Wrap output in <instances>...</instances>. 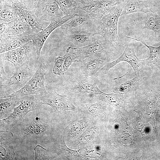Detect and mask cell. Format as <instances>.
<instances>
[{
  "mask_svg": "<svg viewBox=\"0 0 160 160\" xmlns=\"http://www.w3.org/2000/svg\"><path fill=\"white\" fill-rule=\"evenodd\" d=\"M34 52L36 50L31 40L16 49L0 53V60L11 62L16 70L28 65Z\"/></svg>",
  "mask_w": 160,
  "mask_h": 160,
  "instance_id": "8",
  "label": "cell"
},
{
  "mask_svg": "<svg viewBox=\"0 0 160 160\" xmlns=\"http://www.w3.org/2000/svg\"><path fill=\"white\" fill-rule=\"evenodd\" d=\"M18 16L25 21L36 33L43 29L42 21L33 13L29 10L18 0H11Z\"/></svg>",
  "mask_w": 160,
  "mask_h": 160,
  "instance_id": "17",
  "label": "cell"
},
{
  "mask_svg": "<svg viewBox=\"0 0 160 160\" xmlns=\"http://www.w3.org/2000/svg\"><path fill=\"white\" fill-rule=\"evenodd\" d=\"M42 105L40 95L32 94L22 97L20 103L14 108L10 114L0 120V131H11L13 126L19 125L24 121L28 113L37 109Z\"/></svg>",
  "mask_w": 160,
  "mask_h": 160,
  "instance_id": "1",
  "label": "cell"
},
{
  "mask_svg": "<svg viewBox=\"0 0 160 160\" xmlns=\"http://www.w3.org/2000/svg\"><path fill=\"white\" fill-rule=\"evenodd\" d=\"M151 10L150 3L148 1L128 0L124 7L120 16L138 12L146 13Z\"/></svg>",
  "mask_w": 160,
  "mask_h": 160,
  "instance_id": "21",
  "label": "cell"
},
{
  "mask_svg": "<svg viewBox=\"0 0 160 160\" xmlns=\"http://www.w3.org/2000/svg\"><path fill=\"white\" fill-rule=\"evenodd\" d=\"M34 65L36 71L31 79L23 87L8 97H23L32 94L42 96L47 92L44 85V76L47 67L46 59L40 56L39 59L36 60Z\"/></svg>",
  "mask_w": 160,
  "mask_h": 160,
  "instance_id": "3",
  "label": "cell"
},
{
  "mask_svg": "<svg viewBox=\"0 0 160 160\" xmlns=\"http://www.w3.org/2000/svg\"><path fill=\"white\" fill-rule=\"evenodd\" d=\"M40 97L43 105L50 106L57 113L76 109L70 97L58 94L54 89L47 90L45 94Z\"/></svg>",
  "mask_w": 160,
  "mask_h": 160,
  "instance_id": "12",
  "label": "cell"
},
{
  "mask_svg": "<svg viewBox=\"0 0 160 160\" xmlns=\"http://www.w3.org/2000/svg\"><path fill=\"white\" fill-rule=\"evenodd\" d=\"M125 37L140 41L145 45L149 49L150 55L147 58L141 60L143 65H147L151 67L155 70L160 71V45L157 47L148 45L144 41L140 39L127 36Z\"/></svg>",
  "mask_w": 160,
  "mask_h": 160,
  "instance_id": "20",
  "label": "cell"
},
{
  "mask_svg": "<svg viewBox=\"0 0 160 160\" xmlns=\"http://www.w3.org/2000/svg\"><path fill=\"white\" fill-rule=\"evenodd\" d=\"M35 160H48L52 159L51 151L48 150L39 145L34 148Z\"/></svg>",
  "mask_w": 160,
  "mask_h": 160,
  "instance_id": "30",
  "label": "cell"
},
{
  "mask_svg": "<svg viewBox=\"0 0 160 160\" xmlns=\"http://www.w3.org/2000/svg\"><path fill=\"white\" fill-rule=\"evenodd\" d=\"M18 16L16 13L11 0H0V20L10 22Z\"/></svg>",
  "mask_w": 160,
  "mask_h": 160,
  "instance_id": "25",
  "label": "cell"
},
{
  "mask_svg": "<svg viewBox=\"0 0 160 160\" xmlns=\"http://www.w3.org/2000/svg\"><path fill=\"white\" fill-rule=\"evenodd\" d=\"M76 15V14L65 15L57 20L51 22L46 28L35 34L32 41L36 50V60L40 58L42 48L50 33L55 29L60 27L63 24L73 18Z\"/></svg>",
  "mask_w": 160,
  "mask_h": 160,
  "instance_id": "13",
  "label": "cell"
},
{
  "mask_svg": "<svg viewBox=\"0 0 160 160\" xmlns=\"http://www.w3.org/2000/svg\"><path fill=\"white\" fill-rule=\"evenodd\" d=\"M58 4L65 16L76 14L81 4L76 0H54Z\"/></svg>",
  "mask_w": 160,
  "mask_h": 160,
  "instance_id": "28",
  "label": "cell"
},
{
  "mask_svg": "<svg viewBox=\"0 0 160 160\" xmlns=\"http://www.w3.org/2000/svg\"><path fill=\"white\" fill-rule=\"evenodd\" d=\"M0 132V160H17L13 146V134L11 131Z\"/></svg>",
  "mask_w": 160,
  "mask_h": 160,
  "instance_id": "18",
  "label": "cell"
},
{
  "mask_svg": "<svg viewBox=\"0 0 160 160\" xmlns=\"http://www.w3.org/2000/svg\"><path fill=\"white\" fill-rule=\"evenodd\" d=\"M22 97L14 96L0 99V119L7 117L15 107L20 103Z\"/></svg>",
  "mask_w": 160,
  "mask_h": 160,
  "instance_id": "23",
  "label": "cell"
},
{
  "mask_svg": "<svg viewBox=\"0 0 160 160\" xmlns=\"http://www.w3.org/2000/svg\"><path fill=\"white\" fill-rule=\"evenodd\" d=\"M80 3L82 6L86 5L95 0H76Z\"/></svg>",
  "mask_w": 160,
  "mask_h": 160,
  "instance_id": "32",
  "label": "cell"
},
{
  "mask_svg": "<svg viewBox=\"0 0 160 160\" xmlns=\"http://www.w3.org/2000/svg\"><path fill=\"white\" fill-rule=\"evenodd\" d=\"M36 33L33 31L16 36H0V53L19 47L32 40Z\"/></svg>",
  "mask_w": 160,
  "mask_h": 160,
  "instance_id": "15",
  "label": "cell"
},
{
  "mask_svg": "<svg viewBox=\"0 0 160 160\" xmlns=\"http://www.w3.org/2000/svg\"><path fill=\"white\" fill-rule=\"evenodd\" d=\"M62 57L63 60L64 70L65 72L73 63L76 62V55L73 47L69 46L65 54Z\"/></svg>",
  "mask_w": 160,
  "mask_h": 160,
  "instance_id": "29",
  "label": "cell"
},
{
  "mask_svg": "<svg viewBox=\"0 0 160 160\" xmlns=\"http://www.w3.org/2000/svg\"><path fill=\"white\" fill-rule=\"evenodd\" d=\"M100 19L91 16L85 11L79 9L76 15L60 27L63 31H78L96 34Z\"/></svg>",
  "mask_w": 160,
  "mask_h": 160,
  "instance_id": "6",
  "label": "cell"
},
{
  "mask_svg": "<svg viewBox=\"0 0 160 160\" xmlns=\"http://www.w3.org/2000/svg\"><path fill=\"white\" fill-rule=\"evenodd\" d=\"M5 25L4 31L0 36H16L33 31L25 21L19 16L10 22H5Z\"/></svg>",
  "mask_w": 160,
  "mask_h": 160,
  "instance_id": "19",
  "label": "cell"
},
{
  "mask_svg": "<svg viewBox=\"0 0 160 160\" xmlns=\"http://www.w3.org/2000/svg\"><path fill=\"white\" fill-rule=\"evenodd\" d=\"M19 126L18 137L22 140H33L43 136L47 133L48 124L47 122L36 117L25 120Z\"/></svg>",
  "mask_w": 160,
  "mask_h": 160,
  "instance_id": "11",
  "label": "cell"
},
{
  "mask_svg": "<svg viewBox=\"0 0 160 160\" xmlns=\"http://www.w3.org/2000/svg\"><path fill=\"white\" fill-rule=\"evenodd\" d=\"M124 61L128 63L132 67L136 76L140 75V73L143 65L141 60L136 56L133 45L132 44H127L122 54L117 59L111 63H107L95 74V78L101 76L108 74L109 70L120 62Z\"/></svg>",
  "mask_w": 160,
  "mask_h": 160,
  "instance_id": "10",
  "label": "cell"
},
{
  "mask_svg": "<svg viewBox=\"0 0 160 160\" xmlns=\"http://www.w3.org/2000/svg\"><path fill=\"white\" fill-rule=\"evenodd\" d=\"M124 0H96L80 8L96 19H101L116 5L121 3Z\"/></svg>",
  "mask_w": 160,
  "mask_h": 160,
  "instance_id": "14",
  "label": "cell"
},
{
  "mask_svg": "<svg viewBox=\"0 0 160 160\" xmlns=\"http://www.w3.org/2000/svg\"><path fill=\"white\" fill-rule=\"evenodd\" d=\"M95 0H94V1H95Z\"/></svg>",
  "mask_w": 160,
  "mask_h": 160,
  "instance_id": "33",
  "label": "cell"
},
{
  "mask_svg": "<svg viewBox=\"0 0 160 160\" xmlns=\"http://www.w3.org/2000/svg\"><path fill=\"white\" fill-rule=\"evenodd\" d=\"M116 52L98 53L85 58L79 62L77 74L94 77L97 72L115 57Z\"/></svg>",
  "mask_w": 160,
  "mask_h": 160,
  "instance_id": "7",
  "label": "cell"
},
{
  "mask_svg": "<svg viewBox=\"0 0 160 160\" xmlns=\"http://www.w3.org/2000/svg\"><path fill=\"white\" fill-rule=\"evenodd\" d=\"M146 19L143 29L152 30L155 36L160 37V17L152 10L146 13Z\"/></svg>",
  "mask_w": 160,
  "mask_h": 160,
  "instance_id": "27",
  "label": "cell"
},
{
  "mask_svg": "<svg viewBox=\"0 0 160 160\" xmlns=\"http://www.w3.org/2000/svg\"><path fill=\"white\" fill-rule=\"evenodd\" d=\"M143 81L140 75L113 87V93L120 94L137 92Z\"/></svg>",
  "mask_w": 160,
  "mask_h": 160,
  "instance_id": "24",
  "label": "cell"
},
{
  "mask_svg": "<svg viewBox=\"0 0 160 160\" xmlns=\"http://www.w3.org/2000/svg\"><path fill=\"white\" fill-rule=\"evenodd\" d=\"M29 10L39 18L41 12L47 4L54 0H18Z\"/></svg>",
  "mask_w": 160,
  "mask_h": 160,
  "instance_id": "26",
  "label": "cell"
},
{
  "mask_svg": "<svg viewBox=\"0 0 160 160\" xmlns=\"http://www.w3.org/2000/svg\"><path fill=\"white\" fill-rule=\"evenodd\" d=\"M121 4L113 7L100 19L96 32L97 34L102 36L117 48L124 47L117 31L119 19L124 7Z\"/></svg>",
  "mask_w": 160,
  "mask_h": 160,
  "instance_id": "2",
  "label": "cell"
},
{
  "mask_svg": "<svg viewBox=\"0 0 160 160\" xmlns=\"http://www.w3.org/2000/svg\"><path fill=\"white\" fill-rule=\"evenodd\" d=\"M36 70L34 66H28L16 70L13 75L0 84V99L8 97L9 95L23 87L31 79Z\"/></svg>",
  "mask_w": 160,
  "mask_h": 160,
  "instance_id": "4",
  "label": "cell"
},
{
  "mask_svg": "<svg viewBox=\"0 0 160 160\" xmlns=\"http://www.w3.org/2000/svg\"><path fill=\"white\" fill-rule=\"evenodd\" d=\"M65 16L58 4L55 1L47 4L41 13L40 18L42 21L52 22Z\"/></svg>",
  "mask_w": 160,
  "mask_h": 160,
  "instance_id": "22",
  "label": "cell"
},
{
  "mask_svg": "<svg viewBox=\"0 0 160 160\" xmlns=\"http://www.w3.org/2000/svg\"><path fill=\"white\" fill-rule=\"evenodd\" d=\"M53 71V73L56 75L62 76L64 75L65 72L64 70L63 57L59 56L55 58Z\"/></svg>",
  "mask_w": 160,
  "mask_h": 160,
  "instance_id": "31",
  "label": "cell"
},
{
  "mask_svg": "<svg viewBox=\"0 0 160 160\" xmlns=\"http://www.w3.org/2000/svg\"><path fill=\"white\" fill-rule=\"evenodd\" d=\"M63 89L67 93L95 95L104 93L97 86L95 78L77 74L66 82Z\"/></svg>",
  "mask_w": 160,
  "mask_h": 160,
  "instance_id": "5",
  "label": "cell"
},
{
  "mask_svg": "<svg viewBox=\"0 0 160 160\" xmlns=\"http://www.w3.org/2000/svg\"><path fill=\"white\" fill-rule=\"evenodd\" d=\"M73 48L76 62L100 53L116 52L117 49L115 45L100 35L95 42L84 47Z\"/></svg>",
  "mask_w": 160,
  "mask_h": 160,
  "instance_id": "9",
  "label": "cell"
},
{
  "mask_svg": "<svg viewBox=\"0 0 160 160\" xmlns=\"http://www.w3.org/2000/svg\"><path fill=\"white\" fill-rule=\"evenodd\" d=\"M65 40L73 47H80L95 41L99 35L92 33L78 31H63Z\"/></svg>",
  "mask_w": 160,
  "mask_h": 160,
  "instance_id": "16",
  "label": "cell"
}]
</instances>
